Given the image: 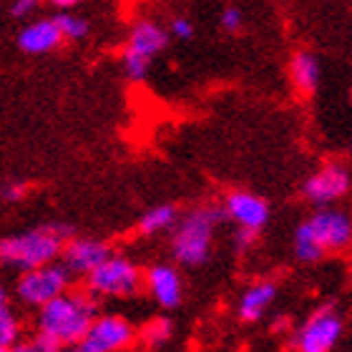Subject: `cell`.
<instances>
[{
    "mask_svg": "<svg viewBox=\"0 0 352 352\" xmlns=\"http://www.w3.org/2000/svg\"><path fill=\"white\" fill-rule=\"evenodd\" d=\"M224 221L221 204L194 206L186 214H179L176 224L171 227V257L179 267L197 270L212 259L214 234Z\"/></svg>",
    "mask_w": 352,
    "mask_h": 352,
    "instance_id": "obj_3",
    "label": "cell"
},
{
    "mask_svg": "<svg viewBox=\"0 0 352 352\" xmlns=\"http://www.w3.org/2000/svg\"><path fill=\"white\" fill-rule=\"evenodd\" d=\"M0 352H10V347H0Z\"/></svg>",
    "mask_w": 352,
    "mask_h": 352,
    "instance_id": "obj_33",
    "label": "cell"
},
{
    "mask_svg": "<svg viewBox=\"0 0 352 352\" xmlns=\"http://www.w3.org/2000/svg\"><path fill=\"white\" fill-rule=\"evenodd\" d=\"M33 345H36L41 352H58L60 350V345L56 342V340L48 338V335H41V332H36V338H33Z\"/></svg>",
    "mask_w": 352,
    "mask_h": 352,
    "instance_id": "obj_27",
    "label": "cell"
},
{
    "mask_svg": "<svg viewBox=\"0 0 352 352\" xmlns=\"http://www.w3.org/2000/svg\"><path fill=\"white\" fill-rule=\"evenodd\" d=\"M71 285H74V274L60 262H51L36 267V270L21 272V277L15 282V297L23 305L38 309L43 307L45 302H51L53 297L71 289Z\"/></svg>",
    "mask_w": 352,
    "mask_h": 352,
    "instance_id": "obj_7",
    "label": "cell"
},
{
    "mask_svg": "<svg viewBox=\"0 0 352 352\" xmlns=\"http://www.w3.org/2000/svg\"><path fill=\"white\" fill-rule=\"evenodd\" d=\"M51 6H56L58 10H71V8H76L81 0H48Z\"/></svg>",
    "mask_w": 352,
    "mask_h": 352,
    "instance_id": "obj_29",
    "label": "cell"
},
{
    "mask_svg": "<svg viewBox=\"0 0 352 352\" xmlns=\"http://www.w3.org/2000/svg\"><path fill=\"white\" fill-rule=\"evenodd\" d=\"M257 232H252V229H242L236 227V234H234V250L236 254H247V252L254 247V242H257Z\"/></svg>",
    "mask_w": 352,
    "mask_h": 352,
    "instance_id": "obj_25",
    "label": "cell"
},
{
    "mask_svg": "<svg viewBox=\"0 0 352 352\" xmlns=\"http://www.w3.org/2000/svg\"><path fill=\"white\" fill-rule=\"evenodd\" d=\"M58 352H88V350L81 345V342H76V345H63Z\"/></svg>",
    "mask_w": 352,
    "mask_h": 352,
    "instance_id": "obj_30",
    "label": "cell"
},
{
    "mask_svg": "<svg viewBox=\"0 0 352 352\" xmlns=\"http://www.w3.org/2000/svg\"><path fill=\"white\" fill-rule=\"evenodd\" d=\"M294 257L300 259V262H307V264H315V262H322L327 254H324V250L317 244V239L312 236V232H309V224L307 221H302L300 227L294 229Z\"/></svg>",
    "mask_w": 352,
    "mask_h": 352,
    "instance_id": "obj_19",
    "label": "cell"
},
{
    "mask_svg": "<svg viewBox=\"0 0 352 352\" xmlns=\"http://www.w3.org/2000/svg\"><path fill=\"white\" fill-rule=\"evenodd\" d=\"M176 219H179V209L174 204H156L139 219V234L156 236L164 234V232H171Z\"/></svg>",
    "mask_w": 352,
    "mask_h": 352,
    "instance_id": "obj_17",
    "label": "cell"
},
{
    "mask_svg": "<svg viewBox=\"0 0 352 352\" xmlns=\"http://www.w3.org/2000/svg\"><path fill=\"white\" fill-rule=\"evenodd\" d=\"M43 3L45 0H13L10 13H13L15 18H25V15H30L38 6H43Z\"/></svg>",
    "mask_w": 352,
    "mask_h": 352,
    "instance_id": "obj_26",
    "label": "cell"
},
{
    "mask_svg": "<svg viewBox=\"0 0 352 352\" xmlns=\"http://www.w3.org/2000/svg\"><path fill=\"white\" fill-rule=\"evenodd\" d=\"M166 33H169V38L189 41V38H194V23H191L189 18H184V15H176V18H171Z\"/></svg>",
    "mask_w": 352,
    "mask_h": 352,
    "instance_id": "obj_24",
    "label": "cell"
},
{
    "mask_svg": "<svg viewBox=\"0 0 352 352\" xmlns=\"http://www.w3.org/2000/svg\"><path fill=\"white\" fill-rule=\"evenodd\" d=\"M53 21H56V25H58L63 41H83V38L88 36V30H91V25H88L86 18L74 15L71 10H60Z\"/></svg>",
    "mask_w": 352,
    "mask_h": 352,
    "instance_id": "obj_20",
    "label": "cell"
},
{
    "mask_svg": "<svg viewBox=\"0 0 352 352\" xmlns=\"http://www.w3.org/2000/svg\"><path fill=\"white\" fill-rule=\"evenodd\" d=\"M345 335V315L335 302L320 305L315 312L294 330L292 345L297 352H335Z\"/></svg>",
    "mask_w": 352,
    "mask_h": 352,
    "instance_id": "obj_6",
    "label": "cell"
},
{
    "mask_svg": "<svg viewBox=\"0 0 352 352\" xmlns=\"http://www.w3.org/2000/svg\"><path fill=\"white\" fill-rule=\"evenodd\" d=\"M309 232L324 254H342L352 244V219L345 209L338 206H320L307 219Z\"/></svg>",
    "mask_w": 352,
    "mask_h": 352,
    "instance_id": "obj_10",
    "label": "cell"
},
{
    "mask_svg": "<svg viewBox=\"0 0 352 352\" xmlns=\"http://www.w3.org/2000/svg\"><path fill=\"white\" fill-rule=\"evenodd\" d=\"M221 212H224V219L234 221L236 227L242 229H252L257 234L270 221V204H267V199L247 189L229 191L224 201H221Z\"/></svg>",
    "mask_w": 352,
    "mask_h": 352,
    "instance_id": "obj_11",
    "label": "cell"
},
{
    "mask_svg": "<svg viewBox=\"0 0 352 352\" xmlns=\"http://www.w3.org/2000/svg\"><path fill=\"white\" fill-rule=\"evenodd\" d=\"M126 3H141V0H126Z\"/></svg>",
    "mask_w": 352,
    "mask_h": 352,
    "instance_id": "obj_34",
    "label": "cell"
},
{
    "mask_svg": "<svg viewBox=\"0 0 352 352\" xmlns=\"http://www.w3.org/2000/svg\"><path fill=\"white\" fill-rule=\"evenodd\" d=\"M320 78H322V68H320V58L312 51H294L289 58V83L302 98L315 96L320 88Z\"/></svg>",
    "mask_w": 352,
    "mask_h": 352,
    "instance_id": "obj_16",
    "label": "cell"
},
{
    "mask_svg": "<svg viewBox=\"0 0 352 352\" xmlns=\"http://www.w3.org/2000/svg\"><path fill=\"white\" fill-rule=\"evenodd\" d=\"M169 45V33L156 21H139L131 28L121 56V68L129 81L141 83L148 76L154 58Z\"/></svg>",
    "mask_w": 352,
    "mask_h": 352,
    "instance_id": "obj_5",
    "label": "cell"
},
{
    "mask_svg": "<svg viewBox=\"0 0 352 352\" xmlns=\"http://www.w3.org/2000/svg\"><path fill=\"white\" fill-rule=\"evenodd\" d=\"M352 176L345 162H327L302 184V197L312 206H335L350 194Z\"/></svg>",
    "mask_w": 352,
    "mask_h": 352,
    "instance_id": "obj_8",
    "label": "cell"
},
{
    "mask_svg": "<svg viewBox=\"0 0 352 352\" xmlns=\"http://www.w3.org/2000/svg\"><path fill=\"white\" fill-rule=\"evenodd\" d=\"M277 282L274 279H257L252 282L247 289L239 297V305H236V315L242 322H259L267 309L272 307V302L277 300Z\"/></svg>",
    "mask_w": 352,
    "mask_h": 352,
    "instance_id": "obj_15",
    "label": "cell"
},
{
    "mask_svg": "<svg viewBox=\"0 0 352 352\" xmlns=\"http://www.w3.org/2000/svg\"><path fill=\"white\" fill-rule=\"evenodd\" d=\"M136 342V327L118 312H98L83 335L88 352H124Z\"/></svg>",
    "mask_w": 352,
    "mask_h": 352,
    "instance_id": "obj_9",
    "label": "cell"
},
{
    "mask_svg": "<svg viewBox=\"0 0 352 352\" xmlns=\"http://www.w3.org/2000/svg\"><path fill=\"white\" fill-rule=\"evenodd\" d=\"M285 327H289V320H287V317H279L277 322H274V330L282 332V330H285Z\"/></svg>",
    "mask_w": 352,
    "mask_h": 352,
    "instance_id": "obj_31",
    "label": "cell"
},
{
    "mask_svg": "<svg viewBox=\"0 0 352 352\" xmlns=\"http://www.w3.org/2000/svg\"><path fill=\"white\" fill-rule=\"evenodd\" d=\"M63 36H60L58 25L53 18H41V21L28 23L25 28L18 33V48L28 56H45L60 48Z\"/></svg>",
    "mask_w": 352,
    "mask_h": 352,
    "instance_id": "obj_14",
    "label": "cell"
},
{
    "mask_svg": "<svg viewBox=\"0 0 352 352\" xmlns=\"http://www.w3.org/2000/svg\"><path fill=\"white\" fill-rule=\"evenodd\" d=\"M111 244L96 236H71L63 244L60 252V264L66 267L74 277H86L88 272H94L103 259L111 254Z\"/></svg>",
    "mask_w": 352,
    "mask_h": 352,
    "instance_id": "obj_12",
    "label": "cell"
},
{
    "mask_svg": "<svg viewBox=\"0 0 352 352\" xmlns=\"http://www.w3.org/2000/svg\"><path fill=\"white\" fill-rule=\"evenodd\" d=\"M8 305V292H6V287H3V282H0V307H6Z\"/></svg>",
    "mask_w": 352,
    "mask_h": 352,
    "instance_id": "obj_32",
    "label": "cell"
},
{
    "mask_svg": "<svg viewBox=\"0 0 352 352\" xmlns=\"http://www.w3.org/2000/svg\"><path fill=\"white\" fill-rule=\"evenodd\" d=\"M74 236V229L60 221L41 224L0 239V267L28 272L43 264L58 262L63 244Z\"/></svg>",
    "mask_w": 352,
    "mask_h": 352,
    "instance_id": "obj_2",
    "label": "cell"
},
{
    "mask_svg": "<svg viewBox=\"0 0 352 352\" xmlns=\"http://www.w3.org/2000/svg\"><path fill=\"white\" fill-rule=\"evenodd\" d=\"M30 191V184L28 182H21V179H10L0 186V199L6 201V204H18L23 199L28 197Z\"/></svg>",
    "mask_w": 352,
    "mask_h": 352,
    "instance_id": "obj_22",
    "label": "cell"
},
{
    "mask_svg": "<svg viewBox=\"0 0 352 352\" xmlns=\"http://www.w3.org/2000/svg\"><path fill=\"white\" fill-rule=\"evenodd\" d=\"M23 327L10 307H0V347H13L21 342Z\"/></svg>",
    "mask_w": 352,
    "mask_h": 352,
    "instance_id": "obj_21",
    "label": "cell"
},
{
    "mask_svg": "<svg viewBox=\"0 0 352 352\" xmlns=\"http://www.w3.org/2000/svg\"><path fill=\"white\" fill-rule=\"evenodd\" d=\"M219 25H221V30H227V33H239L244 25L242 10L236 6H227L219 15Z\"/></svg>",
    "mask_w": 352,
    "mask_h": 352,
    "instance_id": "obj_23",
    "label": "cell"
},
{
    "mask_svg": "<svg viewBox=\"0 0 352 352\" xmlns=\"http://www.w3.org/2000/svg\"><path fill=\"white\" fill-rule=\"evenodd\" d=\"M144 287L151 300L164 309H176L184 300V279L176 264L159 262L144 272Z\"/></svg>",
    "mask_w": 352,
    "mask_h": 352,
    "instance_id": "obj_13",
    "label": "cell"
},
{
    "mask_svg": "<svg viewBox=\"0 0 352 352\" xmlns=\"http://www.w3.org/2000/svg\"><path fill=\"white\" fill-rule=\"evenodd\" d=\"M10 352H41V350H38V347L33 345V340H28V342H23V340H21L18 345L10 347Z\"/></svg>",
    "mask_w": 352,
    "mask_h": 352,
    "instance_id": "obj_28",
    "label": "cell"
},
{
    "mask_svg": "<svg viewBox=\"0 0 352 352\" xmlns=\"http://www.w3.org/2000/svg\"><path fill=\"white\" fill-rule=\"evenodd\" d=\"M171 338H174V322H171L169 317L148 320V322L141 327V332H136V340H141V345L151 352L164 350V347L171 342Z\"/></svg>",
    "mask_w": 352,
    "mask_h": 352,
    "instance_id": "obj_18",
    "label": "cell"
},
{
    "mask_svg": "<svg viewBox=\"0 0 352 352\" xmlns=\"http://www.w3.org/2000/svg\"><path fill=\"white\" fill-rule=\"evenodd\" d=\"M98 312L101 307L94 294L71 287L63 294L53 297L51 302H45L43 307H38L36 332L53 338L60 347L76 345L83 340Z\"/></svg>",
    "mask_w": 352,
    "mask_h": 352,
    "instance_id": "obj_1",
    "label": "cell"
},
{
    "mask_svg": "<svg viewBox=\"0 0 352 352\" xmlns=\"http://www.w3.org/2000/svg\"><path fill=\"white\" fill-rule=\"evenodd\" d=\"M83 279L86 292L96 300H129L144 289V270L124 252H111Z\"/></svg>",
    "mask_w": 352,
    "mask_h": 352,
    "instance_id": "obj_4",
    "label": "cell"
}]
</instances>
